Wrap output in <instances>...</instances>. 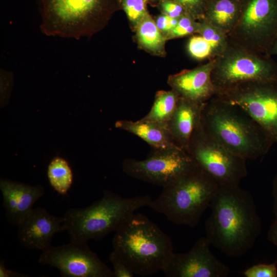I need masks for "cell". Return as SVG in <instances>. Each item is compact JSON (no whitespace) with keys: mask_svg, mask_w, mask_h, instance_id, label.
Returning a JSON list of instances; mask_svg holds the SVG:
<instances>
[{"mask_svg":"<svg viewBox=\"0 0 277 277\" xmlns=\"http://www.w3.org/2000/svg\"><path fill=\"white\" fill-rule=\"evenodd\" d=\"M199 22L200 27L198 34L203 36L211 46L214 58L225 50L228 44V36L205 18Z\"/></svg>","mask_w":277,"mask_h":277,"instance_id":"obj_23","label":"cell"},{"mask_svg":"<svg viewBox=\"0 0 277 277\" xmlns=\"http://www.w3.org/2000/svg\"><path fill=\"white\" fill-rule=\"evenodd\" d=\"M267 55L269 56L273 55H277V36L273 43Z\"/></svg>","mask_w":277,"mask_h":277,"instance_id":"obj_36","label":"cell"},{"mask_svg":"<svg viewBox=\"0 0 277 277\" xmlns=\"http://www.w3.org/2000/svg\"><path fill=\"white\" fill-rule=\"evenodd\" d=\"M115 127L131 133L148 144L152 148H168L177 146L165 124L143 121L120 120Z\"/></svg>","mask_w":277,"mask_h":277,"instance_id":"obj_18","label":"cell"},{"mask_svg":"<svg viewBox=\"0 0 277 277\" xmlns=\"http://www.w3.org/2000/svg\"><path fill=\"white\" fill-rule=\"evenodd\" d=\"M276 36L277 0H242L240 17L228 34V40L267 55Z\"/></svg>","mask_w":277,"mask_h":277,"instance_id":"obj_8","label":"cell"},{"mask_svg":"<svg viewBox=\"0 0 277 277\" xmlns=\"http://www.w3.org/2000/svg\"><path fill=\"white\" fill-rule=\"evenodd\" d=\"M242 0H208L204 18L227 36L240 16Z\"/></svg>","mask_w":277,"mask_h":277,"instance_id":"obj_19","label":"cell"},{"mask_svg":"<svg viewBox=\"0 0 277 277\" xmlns=\"http://www.w3.org/2000/svg\"><path fill=\"white\" fill-rule=\"evenodd\" d=\"M185 9L187 13L199 21L204 18V12L208 0H173Z\"/></svg>","mask_w":277,"mask_h":277,"instance_id":"obj_28","label":"cell"},{"mask_svg":"<svg viewBox=\"0 0 277 277\" xmlns=\"http://www.w3.org/2000/svg\"><path fill=\"white\" fill-rule=\"evenodd\" d=\"M214 63L215 58L193 69L170 75L167 83L180 97L204 103L215 95L211 76Z\"/></svg>","mask_w":277,"mask_h":277,"instance_id":"obj_16","label":"cell"},{"mask_svg":"<svg viewBox=\"0 0 277 277\" xmlns=\"http://www.w3.org/2000/svg\"><path fill=\"white\" fill-rule=\"evenodd\" d=\"M149 195L123 197L109 190L85 208H72L65 213L66 231L70 241H98L117 231L138 209L150 205Z\"/></svg>","mask_w":277,"mask_h":277,"instance_id":"obj_5","label":"cell"},{"mask_svg":"<svg viewBox=\"0 0 277 277\" xmlns=\"http://www.w3.org/2000/svg\"><path fill=\"white\" fill-rule=\"evenodd\" d=\"M158 6L161 13L179 19L187 14L183 7L173 0H159Z\"/></svg>","mask_w":277,"mask_h":277,"instance_id":"obj_29","label":"cell"},{"mask_svg":"<svg viewBox=\"0 0 277 277\" xmlns=\"http://www.w3.org/2000/svg\"><path fill=\"white\" fill-rule=\"evenodd\" d=\"M187 48L191 56L197 60L214 58L211 46L199 34L192 35L190 37Z\"/></svg>","mask_w":277,"mask_h":277,"instance_id":"obj_26","label":"cell"},{"mask_svg":"<svg viewBox=\"0 0 277 277\" xmlns=\"http://www.w3.org/2000/svg\"><path fill=\"white\" fill-rule=\"evenodd\" d=\"M38 263L57 269L64 277H114L113 270L86 242L51 246L42 251Z\"/></svg>","mask_w":277,"mask_h":277,"instance_id":"obj_12","label":"cell"},{"mask_svg":"<svg viewBox=\"0 0 277 277\" xmlns=\"http://www.w3.org/2000/svg\"><path fill=\"white\" fill-rule=\"evenodd\" d=\"M206 237L187 252L173 253L162 271L168 277H226L230 269L211 252Z\"/></svg>","mask_w":277,"mask_h":277,"instance_id":"obj_13","label":"cell"},{"mask_svg":"<svg viewBox=\"0 0 277 277\" xmlns=\"http://www.w3.org/2000/svg\"><path fill=\"white\" fill-rule=\"evenodd\" d=\"M47 176L52 187L62 195L66 194L72 184L71 168L67 161L61 157L51 160L48 166Z\"/></svg>","mask_w":277,"mask_h":277,"instance_id":"obj_22","label":"cell"},{"mask_svg":"<svg viewBox=\"0 0 277 277\" xmlns=\"http://www.w3.org/2000/svg\"><path fill=\"white\" fill-rule=\"evenodd\" d=\"M0 189L6 219L18 227L31 213L35 203L45 193L41 185H30L1 178Z\"/></svg>","mask_w":277,"mask_h":277,"instance_id":"obj_15","label":"cell"},{"mask_svg":"<svg viewBox=\"0 0 277 277\" xmlns=\"http://www.w3.org/2000/svg\"><path fill=\"white\" fill-rule=\"evenodd\" d=\"M150 0H120L121 8L124 11L134 30L148 12L147 4Z\"/></svg>","mask_w":277,"mask_h":277,"instance_id":"obj_24","label":"cell"},{"mask_svg":"<svg viewBox=\"0 0 277 277\" xmlns=\"http://www.w3.org/2000/svg\"><path fill=\"white\" fill-rule=\"evenodd\" d=\"M209 207L205 231L210 245L230 257L247 253L262 230L251 194L239 185L219 186Z\"/></svg>","mask_w":277,"mask_h":277,"instance_id":"obj_1","label":"cell"},{"mask_svg":"<svg viewBox=\"0 0 277 277\" xmlns=\"http://www.w3.org/2000/svg\"><path fill=\"white\" fill-rule=\"evenodd\" d=\"M267 239L277 247V220L276 219L270 226L268 233Z\"/></svg>","mask_w":277,"mask_h":277,"instance_id":"obj_34","label":"cell"},{"mask_svg":"<svg viewBox=\"0 0 277 277\" xmlns=\"http://www.w3.org/2000/svg\"><path fill=\"white\" fill-rule=\"evenodd\" d=\"M180 97L179 95L172 89L157 91L150 111L141 119L166 124L175 111Z\"/></svg>","mask_w":277,"mask_h":277,"instance_id":"obj_21","label":"cell"},{"mask_svg":"<svg viewBox=\"0 0 277 277\" xmlns=\"http://www.w3.org/2000/svg\"><path fill=\"white\" fill-rule=\"evenodd\" d=\"M272 196L273 198V212L277 220V173L273 181Z\"/></svg>","mask_w":277,"mask_h":277,"instance_id":"obj_35","label":"cell"},{"mask_svg":"<svg viewBox=\"0 0 277 277\" xmlns=\"http://www.w3.org/2000/svg\"><path fill=\"white\" fill-rule=\"evenodd\" d=\"M277 262L271 264H259L243 272L246 277H277Z\"/></svg>","mask_w":277,"mask_h":277,"instance_id":"obj_27","label":"cell"},{"mask_svg":"<svg viewBox=\"0 0 277 277\" xmlns=\"http://www.w3.org/2000/svg\"><path fill=\"white\" fill-rule=\"evenodd\" d=\"M215 95L243 108L277 143V81L244 83Z\"/></svg>","mask_w":277,"mask_h":277,"instance_id":"obj_11","label":"cell"},{"mask_svg":"<svg viewBox=\"0 0 277 277\" xmlns=\"http://www.w3.org/2000/svg\"><path fill=\"white\" fill-rule=\"evenodd\" d=\"M17 227L20 244L27 249L42 251L51 246L55 233L66 231L64 216L52 215L43 207L33 208Z\"/></svg>","mask_w":277,"mask_h":277,"instance_id":"obj_14","label":"cell"},{"mask_svg":"<svg viewBox=\"0 0 277 277\" xmlns=\"http://www.w3.org/2000/svg\"><path fill=\"white\" fill-rule=\"evenodd\" d=\"M187 152L198 168L219 186L239 185L247 176L246 160L231 152L207 134L201 122L194 129Z\"/></svg>","mask_w":277,"mask_h":277,"instance_id":"obj_9","label":"cell"},{"mask_svg":"<svg viewBox=\"0 0 277 277\" xmlns=\"http://www.w3.org/2000/svg\"><path fill=\"white\" fill-rule=\"evenodd\" d=\"M159 1V0H150V1Z\"/></svg>","mask_w":277,"mask_h":277,"instance_id":"obj_37","label":"cell"},{"mask_svg":"<svg viewBox=\"0 0 277 277\" xmlns=\"http://www.w3.org/2000/svg\"><path fill=\"white\" fill-rule=\"evenodd\" d=\"M201 122L207 134L246 160L263 157L275 143L243 108L216 95L204 103Z\"/></svg>","mask_w":277,"mask_h":277,"instance_id":"obj_2","label":"cell"},{"mask_svg":"<svg viewBox=\"0 0 277 277\" xmlns=\"http://www.w3.org/2000/svg\"><path fill=\"white\" fill-rule=\"evenodd\" d=\"M0 276L1 277H26V274L8 269L5 265L4 260L0 261Z\"/></svg>","mask_w":277,"mask_h":277,"instance_id":"obj_33","label":"cell"},{"mask_svg":"<svg viewBox=\"0 0 277 277\" xmlns=\"http://www.w3.org/2000/svg\"><path fill=\"white\" fill-rule=\"evenodd\" d=\"M203 104L180 97L175 111L166 124L175 144L187 152L194 129L201 122Z\"/></svg>","mask_w":277,"mask_h":277,"instance_id":"obj_17","label":"cell"},{"mask_svg":"<svg viewBox=\"0 0 277 277\" xmlns=\"http://www.w3.org/2000/svg\"><path fill=\"white\" fill-rule=\"evenodd\" d=\"M178 21L179 19L163 13L158 15L155 19L157 27L165 37L174 28Z\"/></svg>","mask_w":277,"mask_h":277,"instance_id":"obj_32","label":"cell"},{"mask_svg":"<svg viewBox=\"0 0 277 277\" xmlns=\"http://www.w3.org/2000/svg\"><path fill=\"white\" fill-rule=\"evenodd\" d=\"M219 185L198 167L163 188L149 207L178 225L194 227L214 196Z\"/></svg>","mask_w":277,"mask_h":277,"instance_id":"obj_6","label":"cell"},{"mask_svg":"<svg viewBox=\"0 0 277 277\" xmlns=\"http://www.w3.org/2000/svg\"><path fill=\"white\" fill-rule=\"evenodd\" d=\"M139 46L154 55H165V36L157 27L155 21L148 12L134 30Z\"/></svg>","mask_w":277,"mask_h":277,"instance_id":"obj_20","label":"cell"},{"mask_svg":"<svg viewBox=\"0 0 277 277\" xmlns=\"http://www.w3.org/2000/svg\"><path fill=\"white\" fill-rule=\"evenodd\" d=\"M200 23L187 13L179 19L174 28L166 36V40L198 34Z\"/></svg>","mask_w":277,"mask_h":277,"instance_id":"obj_25","label":"cell"},{"mask_svg":"<svg viewBox=\"0 0 277 277\" xmlns=\"http://www.w3.org/2000/svg\"><path fill=\"white\" fill-rule=\"evenodd\" d=\"M197 167L188 153L179 147L151 148L145 159H126L122 163L128 176L163 188Z\"/></svg>","mask_w":277,"mask_h":277,"instance_id":"obj_10","label":"cell"},{"mask_svg":"<svg viewBox=\"0 0 277 277\" xmlns=\"http://www.w3.org/2000/svg\"><path fill=\"white\" fill-rule=\"evenodd\" d=\"M12 73L1 69V102L5 103L9 98L13 85Z\"/></svg>","mask_w":277,"mask_h":277,"instance_id":"obj_31","label":"cell"},{"mask_svg":"<svg viewBox=\"0 0 277 277\" xmlns=\"http://www.w3.org/2000/svg\"><path fill=\"white\" fill-rule=\"evenodd\" d=\"M211 80L215 95L244 83L277 81V62L266 54L247 50L231 43L215 58Z\"/></svg>","mask_w":277,"mask_h":277,"instance_id":"obj_7","label":"cell"},{"mask_svg":"<svg viewBox=\"0 0 277 277\" xmlns=\"http://www.w3.org/2000/svg\"><path fill=\"white\" fill-rule=\"evenodd\" d=\"M109 259L113 268L114 277H133L134 274L127 264L113 250L109 255Z\"/></svg>","mask_w":277,"mask_h":277,"instance_id":"obj_30","label":"cell"},{"mask_svg":"<svg viewBox=\"0 0 277 277\" xmlns=\"http://www.w3.org/2000/svg\"><path fill=\"white\" fill-rule=\"evenodd\" d=\"M113 250L136 275L162 271L174 253L170 238L141 213H134L117 231Z\"/></svg>","mask_w":277,"mask_h":277,"instance_id":"obj_3","label":"cell"},{"mask_svg":"<svg viewBox=\"0 0 277 277\" xmlns=\"http://www.w3.org/2000/svg\"><path fill=\"white\" fill-rule=\"evenodd\" d=\"M41 31L49 36L80 39L101 31L120 0H39Z\"/></svg>","mask_w":277,"mask_h":277,"instance_id":"obj_4","label":"cell"}]
</instances>
